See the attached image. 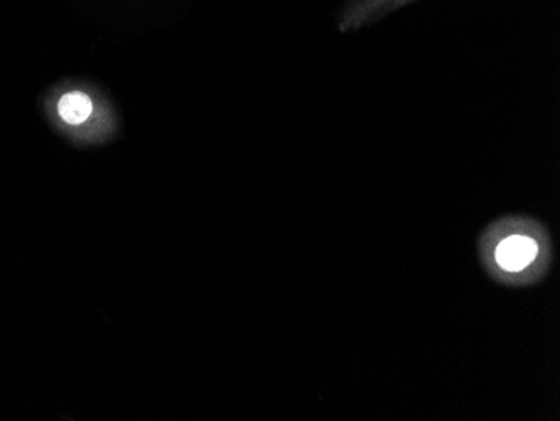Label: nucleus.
<instances>
[{
  "mask_svg": "<svg viewBox=\"0 0 560 421\" xmlns=\"http://www.w3.org/2000/svg\"><path fill=\"white\" fill-rule=\"evenodd\" d=\"M52 121L58 127L78 130L88 125L94 113L93 97L83 90H65L50 96L47 103Z\"/></svg>",
  "mask_w": 560,
  "mask_h": 421,
  "instance_id": "obj_2",
  "label": "nucleus"
},
{
  "mask_svg": "<svg viewBox=\"0 0 560 421\" xmlns=\"http://www.w3.org/2000/svg\"><path fill=\"white\" fill-rule=\"evenodd\" d=\"M477 253L486 274L511 289L540 284L553 262L549 231L528 215H505L490 222L478 235Z\"/></svg>",
  "mask_w": 560,
  "mask_h": 421,
  "instance_id": "obj_1",
  "label": "nucleus"
}]
</instances>
